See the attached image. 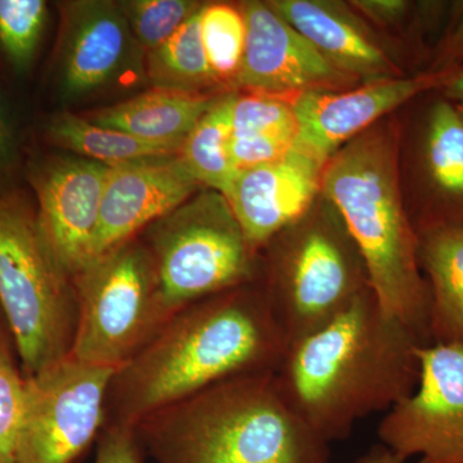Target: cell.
Returning a JSON list of instances; mask_svg holds the SVG:
<instances>
[{
  "label": "cell",
  "instance_id": "cell-1",
  "mask_svg": "<svg viewBox=\"0 0 463 463\" xmlns=\"http://www.w3.org/2000/svg\"><path fill=\"white\" fill-rule=\"evenodd\" d=\"M425 345L370 289L332 321L289 344L274 381L289 408L330 444L416 389L419 350Z\"/></svg>",
  "mask_w": 463,
  "mask_h": 463
},
{
  "label": "cell",
  "instance_id": "cell-2",
  "mask_svg": "<svg viewBox=\"0 0 463 463\" xmlns=\"http://www.w3.org/2000/svg\"><path fill=\"white\" fill-rule=\"evenodd\" d=\"M288 341L261 288L231 289L179 310L109 383L106 425L136 426L149 414L221 381L274 373Z\"/></svg>",
  "mask_w": 463,
  "mask_h": 463
},
{
  "label": "cell",
  "instance_id": "cell-3",
  "mask_svg": "<svg viewBox=\"0 0 463 463\" xmlns=\"http://www.w3.org/2000/svg\"><path fill=\"white\" fill-rule=\"evenodd\" d=\"M134 428L156 463H331L330 444L286 403L274 373L221 381Z\"/></svg>",
  "mask_w": 463,
  "mask_h": 463
},
{
  "label": "cell",
  "instance_id": "cell-4",
  "mask_svg": "<svg viewBox=\"0 0 463 463\" xmlns=\"http://www.w3.org/2000/svg\"><path fill=\"white\" fill-rule=\"evenodd\" d=\"M321 191L364 259L371 291L381 307L431 344L430 292L419 264V236L404 209L397 142L368 130L335 152Z\"/></svg>",
  "mask_w": 463,
  "mask_h": 463
},
{
  "label": "cell",
  "instance_id": "cell-5",
  "mask_svg": "<svg viewBox=\"0 0 463 463\" xmlns=\"http://www.w3.org/2000/svg\"><path fill=\"white\" fill-rule=\"evenodd\" d=\"M0 306L24 376H33L70 356L78 318L74 282L54 257L38 215L2 196Z\"/></svg>",
  "mask_w": 463,
  "mask_h": 463
},
{
  "label": "cell",
  "instance_id": "cell-6",
  "mask_svg": "<svg viewBox=\"0 0 463 463\" xmlns=\"http://www.w3.org/2000/svg\"><path fill=\"white\" fill-rule=\"evenodd\" d=\"M72 282L78 318L70 356L76 361L118 371L174 317L151 252L137 237L90 260Z\"/></svg>",
  "mask_w": 463,
  "mask_h": 463
},
{
  "label": "cell",
  "instance_id": "cell-7",
  "mask_svg": "<svg viewBox=\"0 0 463 463\" xmlns=\"http://www.w3.org/2000/svg\"><path fill=\"white\" fill-rule=\"evenodd\" d=\"M158 289L175 315L191 304L252 285L255 255L227 199L197 192L147 228Z\"/></svg>",
  "mask_w": 463,
  "mask_h": 463
},
{
  "label": "cell",
  "instance_id": "cell-8",
  "mask_svg": "<svg viewBox=\"0 0 463 463\" xmlns=\"http://www.w3.org/2000/svg\"><path fill=\"white\" fill-rule=\"evenodd\" d=\"M281 243L261 291L288 346L371 288L364 259L344 225L340 231L312 225Z\"/></svg>",
  "mask_w": 463,
  "mask_h": 463
},
{
  "label": "cell",
  "instance_id": "cell-9",
  "mask_svg": "<svg viewBox=\"0 0 463 463\" xmlns=\"http://www.w3.org/2000/svg\"><path fill=\"white\" fill-rule=\"evenodd\" d=\"M116 371L67 356L25 377V410L14 463H72L106 425Z\"/></svg>",
  "mask_w": 463,
  "mask_h": 463
},
{
  "label": "cell",
  "instance_id": "cell-10",
  "mask_svg": "<svg viewBox=\"0 0 463 463\" xmlns=\"http://www.w3.org/2000/svg\"><path fill=\"white\" fill-rule=\"evenodd\" d=\"M419 358L416 389L380 422L381 446L405 462L463 463V344H429Z\"/></svg>",
  "mask_w": 463,
  "mask_h": 463
},
{
  "label": "cell",
  "instance_id": "cell-11",
  "mask_svg": "<svg viewBox=\"0 0 463 463\" xmlns=\"http://www.w3.org/2000/svg\"><path fill=\"white\" fill-rule=\"evenodd\" d=\"M241 12L246 43L236 80L240 87L269 96H298L327 91L353 78L326 60L269 5L249 2Z\"/></svg>",
  "mask_w": 463,
  "mask_h": 463
},
{
  "label": "cell",
  "instance_id": "cell-12",
  "mask_svg": "<svg viewBox=\"0 0 463 463\" xmlns=\"http://www.w3.org/2000/svg\"><path fill=\"white\" fill-rule=\"evenodd\" d=\"M109 170L111 166L88 158L62 156L33 173L39 224L71 279L90 261Z\"/></svg>",
  "mask_w": 463,
  "mask_h": 463
},
{
  "label": "cell",
  "instance_id": "cell-13",
  "mask_svg": "<svg viewBox=\"0 0 463 463\" xmlns=\"http://www.w3.org/2000/svg\"><path fill=\"white\" fill-rule=\"evenodd\" d=\"M200 188L203 185L188 172L179 154L112 166L90 261L134 239Z\"/></svg>",
  "mask_w": 463,
  "mask_h": 463
},
{
  "label": "cell",
  "instance_id": "cell-14",
  "mask_svg": "<svg viewBox=\"0 0 463 463\" xmlns=\"http://www.w3.org/2000/svg\"><path fill=\"white\" fill-rule=\"evenodd\" d=\"M444 78L426 74L371 81L358 90L307 91L292 99L298 120L297 147L326 165L341 146L374 121L419 94L441 88Z\"/></svg>",
  "mask_w": 463,
  "mask_h": 463
},
{
  "label": "cell",
  "instance_id": "cell-15",
  "mask_svg": "<svg viewBox=\"0 0 463 463\" xmlns=\"http://www.w3.org/2000/svg\"><path fill=\"white\" fill-rule=\"evenodd\" d=\"M323 167L295 145L282 160L237 172L223 196L255 251L306 214Z\"/></svg>",
  "mask_w": 463,
  "mask_h": 463
},
{
  "label": "cell",
  "instance_id": "cell-16",
  "mask_svg": "<svg viewBox=\"0 0 463 463\" xmlns=\"http://www.w3.org/2000/svg\"><path fill=\"white\" fill-rule=\"evenodd\" d=\"M63 16L61 91L66 99H81L123 74L139 47L118 3H67Z\"/></svg>",
  "mask_w": 463,
  "mask_h": 463
},
{
  "label": "cell",
  "instance_id": "cell-17",
  "mask_svg": "<svg viewBox=\"0 0 463 463\" xmlns=\"http://www.w3.org/2000/svg\"><path fill=\"white\" fill-rule=\"evenodd\" d=\"M270 5L326 60L353 78L392 79L397 69L359 27L323 3L274 0Z\"/></svg>",
  "mask_w": 463,
  "mask_h": 463
},
{
  "label": "cell",
  "instance_id": "cell-18",
  "mask_svg": "<svg viewBox=\"0 0 463 463\" xmlns=\"http://www.w3.org/2000/svg\"><path fill=\"white\" fill-rule=\"evenodd\" d=\"M215 100L203 93L154 88L132 99L91 112L87 118L145 142L182 147Z\"/></svg>",
  "mask_w": 463,
  "mask_h": 463
},
{
  "label": "cell",
  "instance_id": "cell-19",
  "mask_svg": "<svg viewBox=\"0 0 463 463\" xmlns=\"http://www.w3.org/2000/svg\"><path fill=\"white\" fill-rule=\"evenodd\" d=\"M422 163L426 184L437 203L421 231L463 223V108L447 97L429 111Z\"/></svg>",
  "mask_w": 463,
  "mask_h": 463
},
{
  "label": "cell",
  "instance_id": "cell-20",
  "mask_svg": "<svg viewBox=\"0 0 463 463\" xmlns=\"http://www.w3.org/2000/svg\"><path fill=\"white\" fill-rule=\"evenodd\" d=\"M419 264L430 292L431 344H463V223L417 233Z\"/></svg>",
  "mask_w": 463,
  "mask_h": 463
},
{
  "label": "cell",
  "instance_id": "cell-21",
  "mask_svg": "<svg viewBox=\"0 0 463 463\" xmlns=\"http://www.w3.org/2000/svg\"><path fill=\"white\" fill-rule=\"evenodd\" d=\"M47 133L50 141L58 147L111 167L146 158L173 156L181 151L178 146L145 142L120 130L91 123L87 118L71 112L54 116Z\"/></svg>",
  "mask_w": 463,
  "mask_h": 463
},
{
  "label": "cell",
  "instance_id": "cell-22",
  "mask_svg": "<svg viewBox=\"0 0 463 463\" xmlns=\"http://www.w3.org/2000/svg\"><path fill=\"white\" fill-rule=\"evenodd\" d=\"M234 94L216 99L183 142L179 157L203 187L221 192L230 187L237 170L232 165V108Z\"/></svg>",
  "mask_w": 463,
  "mask_h": 463
},
{
  "label": "cell",
  "instance_id": "cell-23",
  "mask_svg": "<svg viewBox=\"0 0 463 463\" xmlns=\"http://www.w3.org/2000/svg\"><path fill=\"white\" fill-rule=\"evenodd\" d=\"M201 9L172 38L147 54V75L155 88L201 93L203 88L218 83L201 38Z\"/></svg>",
  "mask_w": 463,
  "mask_h": 463
},
{
  "label": "cell",
  "instance_id": "cell-24",
  "mask_svg": "<svg viewBox=\"0 0 463 463\" xmlns=\"http://www.w3.org/2000/svg\"><path fill=\"white\" fill-rule=\"evenodd\" d=\"M200 25L207 61L216 81L236 83L246 43L242 12L228 5H203Z\"/></svg>",
  "mask_w": 463,
  "mask_h": 463
},
{
  "label": "cell",
  "instance_id": "cell-25",
  "mask_svg": "<svg viewBox=\"0 0 463 463\" xmlns=\"http://www.w3.org/2000/svg\"><path fill=\"white\" fill-rule=\"evenodd\" d=\"M139 50L149 53L172 38L203 5L191 0L118 2Z\"/></svg>",
  "mask_w": 463,
  "mask_h": 463
},
{
  "label": "cell",
  "instance_id": "cell-26",
  "mask_svg": "<svg viewBox=\"0 0 463 463\" xmlns=\"http://www.w3.org/2000/svg\"><path fill=\"white\" fill-rule=\"evenodd\" d=\"M47 18L43 0H0V47L20 71L32 63Z\"/></svg>",
  "mask_w": 463,
  "mask_h": 463
},
{
  "label": "cell",
  "instance_id": "cell-27",
  "mask_svg": "<svg viewBox=\"0 0 463 463\" xmlns=\"http://www.w3.org/2000/svg\"><path fill=\"white\" fill-rule=\"evenodd\" d=\"M232 134L298 138V120L292 100L252 91L245 96L234 94Z\"/></svg>",
  "mask_w": 463,
  "mask_h": 463
},
{
  "label": "cell",
  "instance_id": "cell-28",
  "mask_svg": "<svg viewBox=\"0 0 463 463\" xmlns=\"http://www.w3.org/2000/svg\"><path fill=\"white\" fill-rule=\"evenodd\" d=\"M25 410V376L14 364L0 365V463H14Z\"/></svg>",
  "mask_w": 463,
  "mask_h": 463
},
{
  "label": "cell",
  "instance_id": "cell-29",
  "mask_svg": "<svg viewBox=\"0 0 463 463\" xmlns=\"http://www.w3.org/2000/svg\"><path fill=\"white\" fill-rule=\"evenodd\" d=\"M297 145V138L276 136H233L232 134L230 157L237 172L249 167L274 163L288 156Z\"/></svg>",
  "mask_w": 463,
  "mask_h": 463
},
{
  "label": "cell",
  "instance_id": "cell-30",
  "mask_svg": "<svg viewBox=\"0 0 463 463\" xmlns=\"http://www.w3.org/2000/svg\"><path fill=\"white\" fill-rule=\"evenodd\" d=\"M145 456L136 428L111 423L100 431L94 463H143Z\"/></svg>",
  "mask_w": 463,
  "mask_h": 463
},
{
  "label": "cell",
  "instance_id": "cell-31",
  "mask_svg": "<svg viewBox=\"0 0 463 463\" xmlns=\"http://www.w3.org/2000/svg\"><path fill=\"white\" fill-rule=\"evenodd\" d=\"M461 67H463V16L453 33L448 36L446 44L441 47L440 54L435 61V67L430 74L447 78Z\"/></svg>",
  "mask_w": 463,
  "mask_h": 463
},
{
  "label": "cell",
  "instance_id": "cell-32",
  "mask_svg": "<svg viewBox=\"0 0 463 463\" xmlns=\"http://www.w3.org/2000/svg\"><path fill=\"white\" fill-rule=\"evenodd\" d=\"M17 157V139L5 100L0 96V169L14 165Z\"/></svg>",
  "mask_w": 463,
  "mask_h": 463
},
{
  "label": "cell",
  "instance_id": "cell-33",
  "mask_svg": "<svg viewBox=\"0 0 463 463\" xmlns=\"http://www.w3.org/2000/svg\"><path fill=\"white\" fill-rule=\"evenodd\" d=\"M364 14L379 23H389L403 16L408 3L403 0H362L354 2Z\"/></svg>",
  "mask_w": 463,
  "mask_h": 463
},
{
  "label": "cell",
  "instance_id": "cell-34",
  "mask_svg": "<svg viewBox=\"0 0 463 463\" xmlns=\"http://www.w3.org/2000/svg\"><path fill=\"white\" fill-rule=\"evenodd\" d=\"M441 90L447 99L463 103V67L444 79Z\"/></svg>",
  "mask_w": 463,
  "mask_h": 463
},
{
  "label": "cell",
  "instance_id": "cell-35",
  "mask_svg": "<svg viewBox=\"0 0 463 463\" xmlns=\"http://www.w3.org/2000/svg\"><path fill=\"white\" fill-rule=\"evenodd\" d=\"M354 463H407L398 458L394 453L390 452L388 448L383 446L373 447V449L368 450L365 455L362 456L361 458L356 459ZM416 463H428L419 459Z\"/></svg>",
  "mask_w": 463,
  "mask_h": 463
},
{
  "label": "cell",
  "instance_id": "cell-36",
  "mask_svg": "<svg viewBox=\"0 0 463 463\" xmlns=\"http://www.w3.org/2000/svg\"><path fill=\"white\" fill-rule=\"evenodd\" d=\"M14 364L12 361L11 349H9L8 341L5 339L3 332L0 331V365Z\"/></svg>",
  "mask_w": 463,
  "mask_h": 463
}]
</instances>
